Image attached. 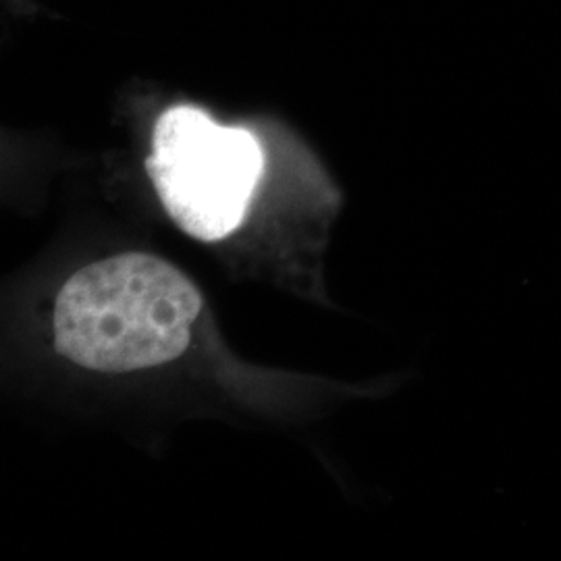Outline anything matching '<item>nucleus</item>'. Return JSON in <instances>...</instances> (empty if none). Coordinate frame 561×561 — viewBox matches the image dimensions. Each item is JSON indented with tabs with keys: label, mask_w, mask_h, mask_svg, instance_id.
Wrapping results in <instances>:
<instances>
[{
	"label": "nucleus",
	"mask_w": 561,
	"mask_h": 561,
	"mask_svg": "<svg viewBox=\"0 0 561 561\" xmlns=\"http://www.w3.org/2000/svg\"><path fill=\"white\" fill-rule=\"evenodd\" d=\"M201 308L198 289L173 264L119 254L62 285L55 345L62 358L101 373L161 366L185 352Z\"/></svg>",
	"instance_id": "nucleus-1"
},
{
	"label": "nucleus",
	"mask_w": 561,
	"mask_h": 561,
	"mask_svg": "<svg viewBox=\"0 0 561 561\" xmlns=\"http://www.w3.org/2000/svg\"><path fill=\"white\" fill-rule=\"evenodd\" d=\"M146 171L164 210L202 241H219L240 227L264 171L256 136L219 125L192 104L162 113Z\"/></svg>",
	"instance_id": "nucleus-2"
}]
</instances>
